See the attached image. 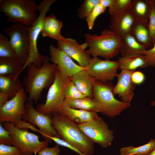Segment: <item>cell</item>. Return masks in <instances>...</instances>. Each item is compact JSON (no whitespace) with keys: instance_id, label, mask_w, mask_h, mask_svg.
<instances>
[{"instance_id":"obj_15","label":"cell","mask_w":155,"mask_h":155,"mask_svg":"<svg viewBox=\"0 0 155 155\" xmlns=\"http://www.w3.org/2000/svg\"><path fill=\"white\" fill-rule=\"evenodd\" d=\"M50 60L56 65V69L65 78L70 77L85 69L76 64L71 58L63 51L52 45L49 47Z\"/></svg>"},{"instance_id":"obj_42","label":"cell","mask_w":155,"mask_h":155,"mask_svg":"<svg viewBox=\"0 0 155 155\" xmlns=\"http://www.w3.org/2000/svg\"><path fill=\"white\" fill-rule=\"evenodd\" d=\"M114 0H100V4L103 7L106 9L109 8L113 4Z\"/></svg>"},{"instance_id":"obj_2","label":"cell","mask_w":155,"mask_h":155,"mask_svg":"<svg viewBox=\"0 0 155 155\" xmlns=\"http://www.w3.org/2000/svg\"><path fill=\"white\" fill-rule=\"evenodd\" d=\"M51 120L52 124L59 138L69 143L85 155L94 153V143L82 131L78 124L60 111L52 117Z\"/></svg>"},{"instance_id":"obj_26","label":"cell","mask_w":155,"mask_h":155,"mask_svg":"<svg viewBox=\"0 0 155 155\" xmlns=\"http://www.w3.org/2000/svg\"><path fill=\"white\" fill-rule=\"evenodd\" d=\"M119 69L131 71L138 68H144L148 66L144 55H138L119 57L117 61Z\"/></svg>"},{"instance_id":"obj_20","label":"cell","mask_w":155,"mask_h":155,"mask_svg":"<svg viewBox=\"0 0 155 155\" xmlns=\"http://www.w3.org/2000/svg\"><path fill=\"white\" fill-rule=\"evenodd\" d=\"M130 34L147 49L153 47L154 44L150 35L148 22L135 20Z\"/></svg>"},{"instance_id":"obj_19","label":"cell","mask_w":155,"mask_h":155,"mask_svg":"<svg viewBox=\"0 0 155 155\" xmlns=\"http://www.w3.org/2000/svg\"><path fill=\"white\" fill-rule=\"evenodd\" d=\"M63 27L62 22L54 14H51L44 18L41 33L43 37H49L58 41L62 36L61 31Z\"/></svg>"},{"instance_id":"obj_31","label":"cell","mask_w":155,"mask_h":155,"mask_svg":"<svg viewBox=\"0 0 155 155\" xmlns=\"http://www.w3.org/2000/svg\"><path fill=\"white\" fill-rule=\"evenodd\" d=\"M100 3V0H85L78 10V17L86 19L94 8Z\"/></svg>"},{"instance_id":"obj_18","label":"cell","mask_w":155,"mask_h":155,"mask_svg":"<svg viewBox=\"0 0 155 155\" xmlns=\"http://www.w3.org/2000/svg\"><path fill=\"white\" fill-rule=\"evenodd\" d=\"M70 77L71 80L85 97L93 98V78L88 73L85 68Z\"/></svg>"},{"instance_id":"obj_9","label":"cell","mask_w":155,"mask_h":155,"mask_svg":"<svg viewBox=\"0 0 155 155\" xmlns=\"http://www.w3.org/2000/svg\"><path fill=\"white\" fill-rule=\"evenodd\" d=\"M71 77L62 76L56 69L55 80L49 88L44 103L37 105L36 110L51 118L60 110L65 99L64 90Z\"/></svg>"},{"instance_id":"obj_23","label":"cell","mask_w":155,"mask_h":155,"mask_svg":"<svg viewBox=\"0 0 155 155\" xmlns=\"http://www.w3.org/2000/svg\"><path fill=\"white\" fill-rule=\"evenodd\" d=\"M19 76L0 75V91L7 94L11 98L24 88Z\"/></svg>"},{"instance_id":"obj_7","label":"cell","mask_w":155,"mask_h":155,"mask_svg":"<svg viewBox=\"0 0 155 155\" xmlns=\"http://www.w3.org/2000/svg\"><path fill=\"white\" fill-rule=\"evenodd\" d=\"M56 1V0H43L38 5L39 15L35 22L29 27L28 32V56L22 71L30 64L33 63L39 67L43 63L44 56L38 52L37 47V40L41 32L43 22L46 14L52 5Z\"/></svg>"},{"instance_id":"obj_21","label":"cell","mask_w":155,"mask_h":155,"mask_svg":"<svg viewBox=\"0 0 155 155\" xmlns=\"http://www.w3.org/2000/svg\"><path fill=\"white\" fill-rule=\"evenodd\" d=\"M59 111L69 119L79 124L92 120L98 116L96 112L71 108L65 102Z\"/></svg>"},{"instance_id":"obj_40","label":"cell","mask_w":155,"mask_h":155,"mask_svg":"<svg viewBox=\"0 0 155 155\" xmlns=\"http://www.w3.org/2000/svg\"><path fill=\"white\" fill-rule=\"evenodd\" d=\"M131 78L132 82L136 85L143 83L145 80V77L142 72L136 70L132 73Z\"/></svg>"},{"instance_id":"obj_44","label":"cell","mask_w":155,"mask_h":155,"mask_svg":"<svg viewBox=\"0 0 155 155\" xmlns=\"http://www.w3.org/2000/svg\"><path fill=\"white\" fill-rule=\"evenodd\" d=\"M150 104L152 106H155V100L152 101L151 102Z\"/></svg>"},{"instance_id":"obj_10","label":"cell","mask_w":155,"mask_h":155,"mask_svg":"<svg viewBox=\"0 0 155 155\" xmlns=\"http://www.w3.org/2000/svg\"><path fill=\"white\" fill-rule=\"evenodd\" d=\"M29 27L17 23H12L3 30L9 37V42L16 57L24 65L27 60L29 52L28 32Z\"/></svg>"},{"instance_id":"obj_13","label":"cell","mask_w":155,"mask_h":155,"mask_svg":"<svg viewBox=\"0 0 155 155\" xmlns=\"http://www.w3.org/2000/svg\"><path fill=\"white\" fill-rule=\"evenodd\" d=\"M119 68L117 61L102 60L98 57H92L85 69L96 80L107 82L112 81L117 76Z\"/></svg>"},{"instance_id":"obj_14","label":"cell","mask_w":155,"mask_h":155,"mask_svg":"<svg viewBox=\"0 0 155 155\" xmlns=\"http://www.w3.org/2000/svg\"><path fill=\"white\" fill-rule=\"evenodd\" d=\"M88 47L86 42L80 44L74 39L62 36L57 41V47L75 60L79 65L84 68L88 66L92 58L85 50Z\"/></svg>"},{"instance_id":"obj_32","label":"cell","mask_w":155,"mask_h":155,"mask_svg":"<svg viewBox=\"0 0 155 155\" xmlns=\"http://www.w3.org/2000/svg\"><path fill=\"white\" fill-rule=\"evenodd\" d=\"M64 94L65 99H75L85 97L71 80L67 83L65 86Z\"/></svg>"},{"instance_id":"obj_24","label":"cell","mask_w":155,"mask_h":155,"mask_svg":"<svg viewBox=\"0 0 155 155\" xmlns=\"http://www.w3.org/2000/svg\"><path fill=\"white\" fill-rule=\"evenodd\" d=\"M151 7L148 0H133L129 9L135 20L148 22Z\"/></svg>"},{"instance_id":"obj_38","label":"cell","mask_w":155,"mask_h":155,"mask_svg":"<svg viewBox=\"0 0 155 155\" xmlns=\"http://www.w3.org/2000/svg\"><path fill=\"white\" fill-rule=\"evenodd\" d=\"M48 138L54 141L57 144L68 148L75 152L79 155H85L78 149L72 145L67 142L58 137H48Z\"/></svg>"},{"instance_id":"obj_46","label":"cell","mask_w":155,"mask_h":155,"mask_svg":"<svg viewBox=\"0 0 155 155\" xmlns=\"http://www.w3.org/2000/svg\"></svg>"},{"instance_id":"obj_36","label":"cell","mask_w":155,"mask_h":155,"mask_svg":"<svg viewBox=\"0 0 155 155\" xmlns=\"http://www.w3.org/2000/svg\"><path fill=\"white\" fill-rule=\"evenodd\" d=\"M0 155H21L19 150L16 147L0 144Z\"/></svg>"},{"instance_id":"obj_28","label":"cell","mask_w":155,"mask_h":155,"mask_svg":"<svg viewBox=\"0 0 155 155\" xmlns=\"http://www.w3.org/2000/svg\"><path fill=\"white\" fill-rule=\"evenodd\" d=\"M155 148V139H151L147 143L135 147H124L120 150V155H148Z\"/></svg>"},{"instance_id":"obj_11","label":"cell","mask_w":155,"mask_h":155,"mask_svg":"<svg viewBox=\"0 0 155 155\" xmlns=\"http://www.w3.org/2000/svg\"><path fill=\"white\" fill-rule=\"evenodd\" d=\"M82 131L94 143L105 148L110 146L114 138L113 132L102 118L78 124Z\"/></svg>"},{"instance_id":"obj_12","label":"cell","mask_w":155,"mask_h":155,"mask_svg":"<svg viewBox=\"0 0 155 155\" xmlns=\"http://www.w3.org/2000/svg\"><path fill=\"white\" fill-rule=\"evenodd\" d=\"M33 101L31 100L25 104L26 111L22 120L25 122L28 121L37 127L42 137L49 142L51 143L52 141L48 137L59 138L52 124L51 118L35 109L33 106Z\"/></svg>"},{"instance_id":"obj_30","label":"cell","mask_w":155,"mask_h":155,"mask_svg":"<svg viewBox=\"0 0 155 155\" xmlns=\"http://www.w3.org/2000/svg\"><path fill=\"white\" fill-rule=\"evenodd\" d=\"M16 57L9 40L2 34H0V58Z\"/></svg>"},{"instance_id":"obj_33","label":"cell","mask_w":155,"mask_h":155,"mask_svg":"<svg viewBox=\"0 0 155 155\" xmlns=\"http://www.w3.org/2000/svg\"><path fill=\"white\" fill-rule=\"evenodd\" d=\"M106 8L102 6L100 4L97 5L88 15L86 21L89 29L92 28L95 20L100 14L104 13Z\"/></svg>"},{"instance_id":"obj_34","label":"cell","mask_w":155,"mask_h":155,"mask_svg":"<svg viewBox=\"0 0 155 155\" xmlns=\"http://www.w3.org/2000/svg\"><path fill=\"white\" fill-rule=\"evenodd\" d=\"M149 19L150 35L154 44L155 41V7L152 6Z\"/></svg>"},{"instance_id":"obj_35","label":"cell","mask_w":155,"mask_h":155,"mask_svg":"<svg viewBox=\"0 0 155 155\" xmlns=\"http://www.w3.org/2000/svg\"><path fill=\"white\" fill-rule=\"evenodd\" d=\"M12 145V139L9 132L0 124V144Z\"/></svg>"},{"instance_id":"obj_3","label":"cell","mask_w":155,"mask_h":155,"mask_svg":"<svg viewBox=\"0 0 155 155\" xmlns=\"http://www.w3.org/2000/svg\"><path fill=\"white\" fill-rule=\"evenodd\" d=\"M84 37L89 47L87 51L92 57L109 60L120 53L122 38L109 28L102 30L100 35L85 33Z\"/></svg>"},{"instance_id":"obj_43","label":"cell","mask_w":155,"mask_h":155,"mask_svg":"<svg viewBox=\"0 0 155 155\" xmlns=\"http://www.w3.org/2000/svg\"><path fill=\"white\" fill-rule=\"evenodd\" d=\"M151 6L155 7V0H148Z\"/></svg>"},{"instance_id":"obj_25","label":"cell","mask_w":155,"mask_h":155,"mask_svg":"<svg viewBox=\"0 0 155 155\" xmlns=\"http://www.w3.org/2000/svg\"><path fill=\"white\" fill-rule=\"evenodd\" d=\"M23 66L16 57L0 58V75L18 76L22 71Z\"/></svg>"},{"instance_id":"obj_39","label":"cell","mask_w":155,"mask_h":155,"mask_svg":"<svg viewBox=\"0 0 155 155\" xmlns=\"http://www.w3.org/2000/svg\"><path fill=\"white\" fill-rule=\"evenodd\" d=\"M59 145L56 144L54 146H47L42 149L38 153V155H59L60 153Z\"/></svg>"},{"instance_id":"obj_5","label":"cell","mask_w":155,"mask_h":155,"mask_svg":"<svg viewBox=\"0 0 155 155\" xmlns=\"http://www.w3.org/2000/svg\"><path fill=\"white\" fill-rule=\"evenodd\" d=\"M93 82V99L98 105L102 114L112 118L120 115L130 106L131 104L115 98L113 93L114 87L112 83L101 82L94 78Z\"/></svg>"},{"instance_id":"obj_29","label":"cell","mask_w":155,"mask_h":155,"mask_svg":"<svg viewBox=\"0 0 155 155\" xmlns=\"http://www.w3.org/2000/svg\"><path fill=\"white\" fill-rule=\"evenodd\" d=\"M132 0H114L112 5L108 8V13L111 16L115 15L129 10Z\"/></svg>"},{"instance_id":"obj_22","label":"cell","mask_w":155,"mask_h":155,"mask_svg":"<svg viewBox=\"0 0 155 155\" xmlns=\"http://www.w3.org/2000/svg\"><path fill=\"white\" fill-rule=\"evenodd\" d=\"M147 49L130 34L122 38L119 52L122 57L144 55Z\"/></svg>"},{"instance_id":"obj_45","label":"cell","mask_w":155,"mask_h":155,"mask_svg":"<svg viewBox=\"0 0 155 155\" xmlns=\"http://www.w3.org/2000/svg\"><path fill=\"white\" fill-rule=\"evenodd\" d=\"M148 155H155V148Z\"/></svg>"},{"instance_id":"obj_37","label":"cell","mask_w":155,"mask_h":155,"mask_svg":"<svg viewBox=\"0 0 155 155\" xmlns=\"http://www.w3.org/2000/svg\"><path fill=\"white\" fill-rule=\"evenodd\" d=\"M146 61L148 66H155V41L153 47L149 49H146L144 53Z\"/></svg>"},{"instance_id":"obj_8","label":"cell","mask_w":155,"mask_h":155,"mask_svg":"<svg viewBox=\"0 0 155 155\" xmlns=\"http://www.w3.org/2000/svg\"><path fill=\"white\" fill-rule=\"evenodd\" d=\"M3 127L9 132L12 145L19 150L21 155H32L48 146L49 142L40 141L39 136L28 132L27 129H19L9 122L3 123Z\"/></svg>"},{"instance_id":"obj_4","label":"cell","mask_w":155,"mask_h":155,"mask_svg":"<svg viewBox=\"0 0 155 155\" xmlns=\"http://www.w3.org/2000/svg\"><path fill=\"white\" fill-rule=\"evenodd\" d=\"M0 11L8 22L30 27L38 18V5L35 0H0Z\"/></svg>"},{"instance_id":"obj_41","label":"cell","mask_w":155,"mask_h":155,"mask_svg":"<svg viewBox=\"0 0 155 155\" xmlns=\"http://www.w3.org/2000/svg\"><path fill=\"white\" fill-rule=\"evenodd\" d=\"M9 98V97L7 94L0 91V108L8 101Z\"/></svg>"},{"instance_id":"obj_6","label":"cell","mask_w":155,"mask_h":155,"mask_svg":"<svg viewBox=\"0 0 155 155\" xmlns=\"http://www.w3.org/2000/svg\"><path fill=\"white\" fill-rule=\"evenodd\" d=\"M28 98L24 88L0 108V122H9L19 129H30L40 133L31 123L22 120L26 111L25 103Z\"/></svg>"},{"instance_id":"obj_16","label":"cell","mask_w":155,"mask_h":155,"mask_svg":"<svg viewBox=\"0 0 155 155\" xmlns=\"http://www.w3.org/2000/svg\"><path fill=\"white\" fill-rule=\"evenodd\" d=\"M136 70L122 69L118 74V80L113 90L114 94H117L122 101L131 104L134 95L133 90L135 84L131 80L132 73Z\"/></svg>"},{"instance_id":"obj_1","label":"cell","mask_w":155,"mask_h":155,"mask_svg":"<svg viewBox=\"0 0 155 155\" xmlns=\"http://www.w3.org/2000/svg\"><path fill=\"white\" fill-rule=\"evenodd\" d=\"M49 60L48 56H44L41 66L31 63L27 66V74L24 77L22 83L26 93L28 94L27 102L33 100L37 102L42 91L49 88L53 82L57 65L50 63Z\"/></svg>"},{"instance_id":"obj_17","label":"cell","mask_w":155,"mask_h":155,"mask_svg":"<svg viewBox=\"0 0 155 155\" xmlns=\"http://www.w3.org/2000/svg\"><path fill=\"white\" fill-rule=\"evenodd\" d=\"M135 20L130 9L111 16L109 29L121 38L130 34Z\"/></svg>"},{"instance_id":"obj_27","label":"cell","mask_w":155,"mask_h":155,"mask_svg":"<svg viewBox=\"0 0 155 155\" xmlns=\"http://www.w3.org/2000/svg\"><path fill=\"white\" fill-rule=\"evenodd\" d=\"M64 102L71 108L97 113L101 112L98 105L92 98L85 97L75 99H65Z\"/></svg>"}]
</instances>
